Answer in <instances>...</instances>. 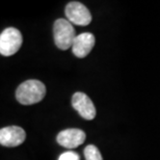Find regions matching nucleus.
<instances>
[{"mask_svg": "<svg viewBox=\"0 0 160 160\" xmlns=\"http://www.w3.org/2000/svg\"><path fill=\"white\" fill-rule=\"evenodd\" d=\"M46 96V86L39 80H27L21 83L16 91V98L23 105L39 103Z\"/></svg>", "mask_w": 160, "mask_h": 160, "instance_id": "1", "label": "nucleus"}, {"mask_svg": "<svg viewBox=\"0 0 160 160\" xmlns=\"http://www.w3.org/2000/svg\"><path fill=\"white\" fill-rule=\"evenodd\" d=\"M53 36L55 45L62 50L71 48L77 37L72 23L66 19H57L54 22Z\"/></svg>", "mask_w": 160, "mask_h": 160, "instance_id": "2", "label": "nucleus"}, {"mask_svg": "<svg viewBox=\"0 0 160 160\" xmlns=\"http://www.w3.org/2000/svg\"><path fill=\"white\" fill-rule=\"evenodd\" d=\"M22 34L17 28L8 27L0 36V53L3 56H12L17 53L22 46Z\"/></svg>", "mask_w": 160, "mask_h": 160, "instance_id": "3", "label": "nucleus"}, {"mask_svg": "<svg viewBox=\"0 0 160 160\" xmlns=\"http://www.w3.org/2000/svg\"><path fill=\"white\" fill-rule=\"evenodd\" d=\"M66 16L73 24L79 26H86L91 23L92 15L85 5L77 1H72L66 6Z\"/></svg>", "mask_w": 160, "mask_h": 160, "instance_id": "4", "label": "nucleus"}, {"mask_svg": "<svg viewBox=\"0 0 160 160\" xmlns=\"http://www.w3.org/2000/svg\"><path fill=\"white\" fill-rule=\"evenodd\" d=\"M72 106L84 120L91 121L96 117V107L88 96L83 92H75L72 98Z\"/></svg>", "mask_w": 160, "mask_h": 160, "instance_id": "5", "label": "nucleus"}, {"mask_svg": "<svg viewBox=\"0 0 160 160\" xmlns=\"http://www.w3.org/2000/svg\"><path fill=\"white\" fill-rule=\"evenodd\" d=\"M26 138V133L21 127L9 126L0 130V143L3 147L14 148L20 146Z\"/></svg>", "mask_w": 160, "mask_h": 160, "instance_id": "6", "label": "nucleus"}, {"mask_svg": "<svg viewBox=\"0 0 160 160\" xmlns=\"http://www.w3.org/2000/svg\"><path fill=\"white\" fill-rule=\"evenodd\" d=\"M85 137V132L80 129H66L57 134L56 140L63 148L74 149L84 142Z\"/></svg>", "mask_w": 160, "mask_h": 160, "instance_id": "7", "label": "nucleus"}, {"mask_svg": "<svg viewBox=\"0 0 160 160\" xmlns=\"http://www.w3.org/2000/svg\"><path fill=\"white\" fill-rule=\"evenodd\" d=\"M95 37L91 32H83L76 37V39L73 43L72 51L75 56L79 58L88 56L92 51V47L95 46Z\"/></svg>", "mask_w": 160, "mask_h": 160, "instance_id": "8", "label": "nucleus"}, {"mask_svg": "<svg viewBox=\"0 0 160 160\" xmlns=\"http://www.w3.org/2000/svg\"><path fill=\"white\" fill-rule=\"evenodd\" d=\"M84 156L86 160H103L99 149L94 145H89L84 149Z\"/></svg>", "mask_w": 160, "mask_h": 160, "instance_id": "9", "label": "nucleus"}, {"mask_svg": "<svg viewBox=\"0 0 160 160\" xmlns=\"http://www.w3.org/2000/svg\"><path fill=\"white\" fill-rule=\"evenodd\" d=\"M58 160H80V157L75 152H66L59 156Z\"/></svg>", "mask_w": 160, "mask_h": 160, "instance_id": "10", "label": "nucleus"}]
</instances>
